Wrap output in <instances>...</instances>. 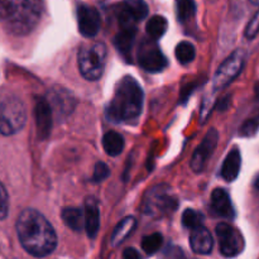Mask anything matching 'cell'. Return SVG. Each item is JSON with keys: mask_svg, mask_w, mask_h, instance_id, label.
<instances>
[{"mask_svg": "<svg viewBox=\"0 0 259 259\" xmlns=\"http://www.w3.org/2000/svg\"><path fill=\"white\" fill-rule=\"evenodd\" d=\"M211 209L218 217L233 219L235 215L229 194L223 189H215L211 194Z\"/></svg>", "mask_w": 259, "mask_h": 259, "instance_id": "4fadbf2b", "label": "cell"}, {"mask_svg": "<svg viewBox=\"0 0 259 259\" xmlns=\"http://www.w3.org/2000/svg\"><path fill=\"white\" fill-rule=\"evenodd\" d=\"M190 245L197 254H209L212 250L214 240L209 230L204 227L194 229L190 237Z\"/></svg>", "mask_w": 259, "mask_h": 259, "instance_id": "5bb4252c", "label": "cell"}, {"mask_svg": "<svg viewBox=\"0 0 259 259\" xmlns=\"http://www.w3.org/2000/svg\"><path fill=\"white\" fill-rule=\"evenodd\" d=\"M110 176V168L108 167V164L104 163V162H98L95 164V168H94V175H93V181L94 182H103L104 180H106Z\"/></svg>", "mask_w": 259, "mask_h": 259, "instance_id": "83f0119b", "label": "cell"}, {"mask_svg": "<svg viewBox=\"0 0 259 259\" xmlns=\"http://www.w3.org/2000/svg\"><path fill=\"white\" fill-rule=\"evenodd\" d=\"M259 32V12H257L254 14V17L250 19V22L248 23L247 25V29H245V37L252 39L254 38L255 35L258 34Z\"/></svg>", "mask_w": 259, "mask_h": 259, "instance_id": "f546056e", "label": "cell"}, {"mask_svg": "<svg viewBox=\"0 0 259 259\" xmlns=\"http://www.w3.org/2000/svg\"><path fill=\"white\" fill-rule=\"evenodd\" d=\"M249 2L254 5H259V0H249Z\"/></svg>", "mask_w": 259, "mask_h": 259, "instance_id": "1f68e13d", "label": "cell"}, {"mask_svg": "<svg viewBox=\"0 0 259 259\" xmlns=\"http://www.w3.org/2000/svg\"><path fill=\"white\" fill-rule=\"evenodd\" d=\"M103 147L106 154L111 157L119 156L124 149V138L118 132L110 131L104 136Z\"/></svg>", "mask_w": 259, "mask_h": 259, "instance_id": "d6986e66", "label": "cell"}, {"mask_svg": "<svg viewBox=\"0 0 259 259\" xmlns=\"http://www.w3.org/2000/svg\"><path fill=\"white\" fill-rule=\"evenodd\" d=\"M143 100L144 94L141 85L131 76H125L116 85L113 99L106 109V115L114 123L136 120L142 113Z\"/></svg>", "mask_w": 259, "mask_h": 259, "instance_id": "7a4b0ae2", "label": "cell"}, {"mask_svg": "<svg viewBox=\"0 0 259 259\" xmlns=\"http://www.w3.org/2000/svg\"><path fill=\"white\" fill-rule=\"evenodd\" d=\"M85 229L89 238H95L100 228V211L95 199L90 197L85 202Z\"/></svg>", "mask_w": 259, "mask_h": 259, "instance_id": "9a60e30c", "label": "cell"}, {"mask_svg": "<svg viewBox=\"0 0 259 259\" xmlns=\"http://www.w3.org/2000/svg\"><path fill=\"white\" fill-rule=\"evenodd\" d=\"M108 50L101 42H91L83 45L78 51V68L83 78L96 81L103 76L106 65Z\"/></svg>", "mask_w": 259, "mask_h": 259, "instance_id": "277c9868", "label": "cell"}, {"mask_svg": "<svg viewBox=\"0 0 259 259\" xmlns=\"http://www.w3.org/2000/svg\"><path fill=\"white\" fill-rule=\"evenodd\" d=\"M40 0H0V19L15 35L28 34L39 22Z\"/></svg>", "mask_w": 259, "mask_h": 259, "instance_id": "3957f363", "label": "cell"}, {"mask_svg": "<svg viewBox=\"0 0 259 259\" xmlns=\"http://www.w3.org/2000/svg\"><path fill=\"white\" fill-rule=\"evenodd\" d=\"M123 259H142L141 254L134 248H126L123 252Z\"/></svg>", "mask_w": 259, "mask_h": 259, "instance_id": "4dcf8cb0", "label": "cell"}, {"mask_svg": "<svg viewBox=\"0 0 259 259\" xmlns=\"http://www.w3.org/2000/svg\"><path fill=\"white\" fill-rule=\"evenodd\" d=\"M8 210H9V199H8L7 190L0 182V220H4L7 218Z\"/></svg>", "mask_w": 259, "mask_h": 259, "instance_id": "f1b7e54d", "label": "cell"}, {"mask_svg": "<svg viewBox=\"0 0 259 259\" xmlns=\"http://www.w3.org/2000/svg\"><path fill=\"white\" fill-rule=\"evenodd\" d=\"M202 220H204V217L201 214H199L196 210L187 209L184 212V215H182V224L187 229L194 230L202 227Z\"/></svg>", "mask_w": 259, "mask_h": 259, "instance_id": "484cf974", "label": "cell"}, {"mask_svg": "<svg viewBox=\"0 0 259 259\" xmlns=\"http://www.w3.org/2000/svg\"><path fill=\"white\" fill-rule=\"evenodd\" d=\"M17 233L22 247L34 257L51 254L57 245L52 224L34 209L22 211L17 220Z\"/></svg>", "mask_w": 259, "mask_h": 259, "instance_id": "6da1fadb", "label": "cell"}, {"mask_svg": "<svg viewBox=\"0 0 259 259\" xmlns=\"http://www.w3.org/2000/svg\"><path fill=\"white\" fill-rule=\"evenodd\" d=\"M61 217L63 223L75 232H80L85 228V212L78 207H65Z\"/></svg>", "mask_w": 259, "mask_h": 259, "instance_id": "e0dca14e", "label": "cell"}, {"mask_svg": "<svg viewBox=\"0 0 259 259\" xmlns=\"http://www.w3.org/2000/svg\"><path fill=\"white\" fill-rule=\"evenodd\" d=\"M137 225V220L133 217H126L116 225V228L114 229L113 237H111V242L113 245H118L131 234L134 230Z\"/></svg>", "mask_w": 259, "mask_h": 259, "instance_id": "ffe728a7", "label": "cell"}, {"mask_svg": "<svg viewBox=\"0 0 259 259\" xmlns=\"http://www.w3.org/2000/svg\"><path fill=\"white\" fill-rule=\"evenodd\" d=\"M35 125L40 141H46L50 137L52 129V108L50 101L45 98H38L34 106Z\"/></svg>", "mask_w": 259, "mask_h": 259, "instance_id": "7c38bea8", "label": "cell"}, {"mask_svg": "<svg viewBox=\"0 0 259 259\" xmlns=\"http://www.w3.org/2000/svg\"><path fill=\"white\" fill-rule=\"evenodd\" d=\"M220 252L225 257H235L244 249V239L239 230L228 223H220L217 227Z\"/></svg>", "mask_w": 259, "mask_h": 259, "instance_id": "ba28073f", "label": "cell"}, {"mask_svg": "<svg viewBox=\"0 0 259 259\" xmlns=\"http://www.w3.org/2000/svg\"><path fill=\"white\" fill-rule=\"evenodd\" d=\"M27 121V110L18 98H8L0 103V133L13 136L22 131Z\"/></svg>", "mask_w": 259, "mask_h": 259, "instance_id": "8992f818", "label": "cell"}, {"mask_svg": "<svg viewBox=\"0 0 259 259\" xmlns=\"http://www.w3.org/2000/svg\"><path fill=\"white\" fill-rule=\"evenodd\" d=\"M137 28H131V29H120V32L114 38V45L116 50L123 56L128 57L133 48L134 39H136Z\"/></svg>", "mask_w": 259, "mask_h": 259, "instance_id": "ac0fdd59", "label": "cell"}, {"mask_svg": "<svg viewBox=\"0 0 259 259\" xmlns=\"http://www.w3.org/2000/svg\"><path fill=\"white\" fill-rule=\"evenodd\" d=\"M177 197L167 185H157L148 190L142 202V211L152 218H163L177 209Z\"/></svg>", "mask_w": 259, "mask_h": 259, "instance_id": "5b68a950", "label": "cell"}, {"mask_svg": "<svg viewBox=\"0 0 259 259\" xmlns=\"http://www.w3.org/2000/svg\"><path fill=\"white\" fill-rule=\"evenodd\" d=\"M245 52L243 50H237L220 65L214 76V89L222 90L229 85L244 67Z\"/></svg>", "mask_w": 259, "mask_h": 259, "instance_id": "52a82bcc", "label": "cell"}, {"mask_svg": "<svg viewBox=\"0 0 259 259\" xmlns=\"http://www.w3.org/2000/svg\"><path fill=\"white\" fill-rule=\"evenodd\" d=\"M138 62L148 72H161L168 65L166 56L153 39L144 40L138 51Z\"/></svg>", "mask_w": 259, "mask_h": 259, "instance_id": "9c48e42d", "label": "cell"}, {"mask_svg": "<svg viewBox=\"0 0 259 259\" xmlns=\"http://www.w3.org/2000/svg\"><path fill=\"white\" fill-rule=\"evenodd\" d=\"M77 24L81 34L86 38H93L100 30V14L95 8L81 4L77 8Z\"/></svg>", "mask_w": 259, "mask_h": 259, "instance_id": "8fae6325", "label": "cell"}, {"mask_svg": "<svg viewBox=\"0 0 259 259\" xmlns=\"http://www.w3.org/2000/svg\"><path fill=\"white\" fill-rule=\"evenodd\" d=\"M124 3H125L129 12L136 18L137 22L144 19L148 15V5L146 4L144 0H125Z\"/></svg>", "mask_w": 259, "mask_h": 259, "instance_id": "d4e9b609", "label": "cell"}, {"mask_svg": "<svg viewBox=\"0 0 259 259\" xmlns=\"http://www.w3.org/2000/svg\"><path fill=\"white\" fill-rule=\"evenodd\" d=\"M218 141H219L218 131L217 129H210L206 133V136L204 137L201 143L199 144V147L195 149L194 154H192L191 163H190L192 171L196 172V174L204 171L207 161H209V158L214 153L215 148H217Z\"/></svg>", "mask_w": 259, "mask_h": 259, "instance_id": "30bf717a", "label": "cell"}, {"mask_svg": "<svg viewBox=\"0 0 259 259\" xmlns=\"http://www.w3.org/2000/svg\"><path fill=\"white\" fill-rule=\"evenodd\" d=\"M175 55H176V58L179 60L180 63H182V65H187V63L194 61L195 56H196V51H195V47L192 43L187 42V40H184V42L177 45L176 51H175Z\"/></svg>", "mask_w": 259, "mask_h": 259, "instance_id": "7402d4cb", "label": "cell"}, {"mask_svg": "<svg viewBox=\"0 0 259 259\" xmlns=\"http://www.w3.org/2000/svg\"><path fill=\"white\" fill-rule=\"evenodd\" d=\"M196 12V5L194 0H179L177 3V17L181 22H186L194 17Z\"/></svg>", "mask_w": 259, "mask_h": 259, "instance_id": "4316f807", "label": "cell"}, {"mask_svg": "<svg viewBox=\"0 0 259 259\" xmlns=\"http://www.w3.org/2000/svg\"><path fill=\"white\" fill-rule=\"evenodd\" d=\"M242 164V157L238 149H233L225 158L222 167V177L227 182H233L238 177Z\"/></svg>", "mask_w": 259, "mask_h": 259, "instance_id": "2e32d148", "label": "cell"}, {"mask_svg": "<svg viewBox=\"0 0 259 259\" xmlns=\"http://www.w3.org/2000/svg\"><path fill=\"white\" fill-rule=\"evenodd\" d=\"M162 243H163V237L159 233H153V234L146 235L143 238L142 248H143L147 254H154L162 247Z\"/></svg>", "mask_w": 259, "mask_h": 259, "instance_id": "cb8c5ba5", "label": "cell"}, {"mask_svg": "<svg viewBox=\"0 0 259 259\" xmlns=\"http://www.w3.org/2000/svg\"><path fill=\"white\" fill-rule=\"evenodd\" d=\"M167 28H168V22L162 15H153L146 25L147 34L153 40L159 39L167 32Z\"/></svg>", "mask_w": 259, "mask_h": 259, "instance_id": "44dd1931", "label": "cell"}, {"mask_svg": "<svg viewBox=\"0 0 259 259\" xmlns=\"http://www.w3.org/2000/svg\"><path fill=\"white\" fill-rule=\"evenodd\" d=\"M116 18H118V22L120 24L121 29H131V28H136V18L133 17L129 9L126 8L125 3H121V4L116 5L115 9Z\"/></svg>", "mask_w": 259, "mask_h": 259, "instance_id": "603a6c76", "label": "cell"}, {"mask_svg": "<svg viewBox=\"0 0 259 259\" xmlns=\"http://www.w3.org/2000/svg\"><path fill=\"white\" fill-rule=\"evenodd\" d=\"M255 187H257V189L259 190V177L257 180H255Z\"/></svg>", "mask_w": 259, "mask_h": 259, "instance_id": "d6a6232c", "label": "cell"}]
</instances>
